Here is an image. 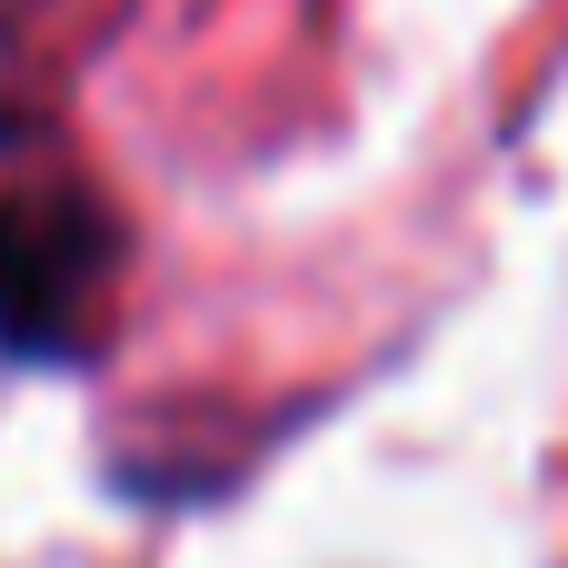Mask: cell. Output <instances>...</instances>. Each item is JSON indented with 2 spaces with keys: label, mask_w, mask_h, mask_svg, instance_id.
I'll return each instance as SVG.
<instances>
[{
  "label": "cell",
  "mask_w": 568,
  "mask_h": 568,
  "mask_svg": "<svg viewBox=\"0 0 568 568\" xmlns=\"http://www.w3.org/2000/svg\"><path fill=\"white\" fill-rule=\"evenodd\" d=\"M120 280V210L60 160V130L0 100V349L80 359Z\"/></svg>",
  "instance_id": "1"
}]
</instances>
